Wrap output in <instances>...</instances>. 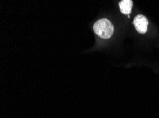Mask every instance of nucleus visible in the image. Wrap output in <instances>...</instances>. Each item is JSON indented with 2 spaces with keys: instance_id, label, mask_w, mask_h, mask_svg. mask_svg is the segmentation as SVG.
Wrapping results in <instances>:
<instances>
[{
  "instance_id": "obj_1",
  "label": "nucleus",
  "mask_w": 159,
  "mask_h": 118,
  "mask_svg": "<svg viewBox=\"0 0 159 118\" xmlns=\"http://www.w3.org/2000/svg\"><path fill=\"white\" fill-rule=\"evenodd\" d=\"M93 31L99 37L107 39L111 37L114 33V26L109 20L103 18L95 23L93 26Z\"/></svg>"
},
{
  "instance_id": "obj_2",
  "label": "nucleus",
  "mask_w": 159,
  "mask_h": 118,
  "mask_svg": "<svg viewBox=\"0 0 159 118\" xmlns=\"http://www.w3.org/2000/svg\"><path fill=\"white\" fill-rule=\"evenodd\" d=\"M134 24L136 31L141 34L145 33L148 29V21L143 15L136 16L134 20Z\"/></svg>"
},
{
  "instance_id": "obj_3",
  "label": "nucleus",
  "mask_w": 159,
  "mask_h": 118,
  "mask_svg": "<svg viewBox=\"0 0 159 118\" xmlns=\"http://www.w3.org/2000/svg\"><path fill=\"white\" fill-rule=\"evenodd\" d=\"M132 6H133L132 0H121L119 3L120 10H121V13L126 14V15L131 14Z\"/></svg>"
}]
</instances>
